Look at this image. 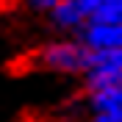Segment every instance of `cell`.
<instances>
[{
	"instance_id": "6da1fadb",
	"label": "cell",
	"mask_w": 122,
	"mask_h": 122,
	"mask_svg": "<svg viewBox=\"0 0 122 122\" xmlns=\"http://www.w3.org/2000/svg\"><path fill=\"white\" fill-rule=\"evenodd\" d=\"M92 50L78 36L72 39H53L36 47L28 56V64L42 72H56V75H83L89 69Z\"/></svg>"
},
{
	"instance_id": "7a4b0ae2",
	"label": "cell",
	"mask_w": 122,
	"mask_h": 122,
	"mask_svg": "<svg viewBox=\"0 0 122 122\" xmlns=\"http://www.w3.org/2000/svg\"><path fill=\"white\" fill-rule=\"evenodd\" d=\"M75 36L89 50H117L122 47V22H86Z\"/></svg>"
},
{
	"instance_id": "3957f363",
	"label": "cell",
	"mask_w": 122,
	"mask_h": 122,
	"mask_svg": "<svg viewBox=\"0 0 122 122\" xmlns=\"http://www.w3.org/2000/svg\"><path fill=\"white\" fill-rule=\"evenodd\" d=\"M45 17H47V22H50L53 30L69 33V36H75L78 30L89 22V17H86L83 6H81V0H61L58 6H56L53 11H47Z\"/></svg>"
},
{
	"instance_id": "277c9868",
	"label": "cell",
	"mask_w": 122,
	"mask_h": 122,
	"mask_svg": "<svg viewBox=\"0 0 122 122\" xmlns=\"http://www.w3.org/2000/svg\"><path fill=\"white\" fill-rule=\"evenodd\" d=\"M86 111L89 114H106L122 122V86L89 92L86 94Z\"/></svg>"
},
{
	"instance_id": "5b68a950",
	"label": "cell",
	"mask_w": 122,
	"mask_h": 122,
	"mask_svg": "<svg viewBox=\"0 0 122 122\" xmlns=\"http://www.w3.org/2000/svg\"><path fill=\"white\" fill-rule=\"evenodd\" d=\"M89 22H122V0H81Z\"/></svg>"
},
{
	"instance_id": "8992f818",
	"label": "cell",
	"mask_w": 122,
	"mask_h": 122,
	"mask_svg": "<svg viewBox=\"0 0 122 122\" xmlns=\"http://www.w3.org/2000/svg\"><path fill=\"white\" fill-rule=\"evenodd\" d=\"M58 3L61 0H25V6H28L33 14H47V11H53Z\"/></svg>"
},
{
	"instance_id": "52a82bcc",
	"label": "cell",
	"mask_w": 122,
	"mask_h": 122,
	"mask_svg": "<svg viewBox=\"0 0 122 122\" xmlns=\"http://www.w3.org/2000/svg\"><path fill=\"white\" fill-rule=\"evenodd\" d=\"M86 122H119V119H114V117H106V114H89V119Z\"/></svg>"
}]
</instances>
